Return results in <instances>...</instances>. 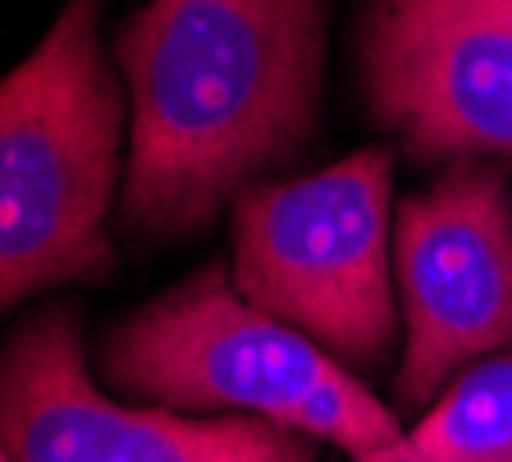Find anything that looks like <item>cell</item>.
<instances>
[{
  "label": "cell",
  "instance_id": "obj_1",
  "mask_svg": "<svg viewBox=\"0 0 512 462\" xmlns=\"http://www.w3.org/2000/svg\"><path fill=\"white\" fill-rule=\"evenodd\" d=\"M124 220L197 234L311 142L325 0H151L124 23Z\"/></svg>",
  "mask_w": 512,
  "mask_h": 462
},
{
  "label": "cell",
  "instance_id": "obj_2",
  "mask_svg": "<svg viewBox=\"0 0 512 462\" xmlns=\"http://www.w3.org/2000/svg\"><path fill=\"white\" fill-rule=\"evenodd\" d=\"M124 138L128 92L101 51V0H64L0 78V307L110 270Z\"/></svg>",
  "mask_w": 512,
  "mask_h": 462
},
{
  "label": "cell",
  "instance_id": "obj_3",
  "mask_svg": "<svg viewBox=\"0 0 512 462\" xmlns=\"http://www.w3.org/2000/svg\"><path fill=\"white\" fill-rule=\"evenodd\" d=\"M101 371L128 398L256 417L334 444L352 462L403 430L352 366L247 302L229 266H202L119 321L101 344Z\"/></svg>",
  "mask_w": 512,
  "mask_h": 462
},
{
  "label": "cell",
  "instance_id": "obj_4",
  "mask_svg": "<svg viewBox=\"0 0 512 462\" xmlns=\"http://www.w3.org/2000/svg\"><path fill=\"white\" fill-rule=\"evenodd\" d=\"M229 275L343 366L384 362L398 330L394 156L362 147L330 170L247 188L234 202Z\"/></svg>",
  "mask_w": 512,
  "mask_h": 462
},
{
  "label": "cell",
  "instance_id": "obj_5",
  "mask_svg": "<svg viewBox=\"0 0 512 462\" xmlns=\"http://www.w3.org/2000/svg\"><path fill=\"white\" fill-rule=\"evenodd\" d=\"M394 284L403 403H435L471 362L512 348V206L499 161H448L398 202Z\"/></svg>",
  "mask_w": 512,
  "mask_h": 462
},
{
  "label": "cell",
  "instance_id": "obj_6",
  "mask_svg": "<svg viewBox=\"0 0 512 462\" xmlns=\"http://www.w3.org/2000/svg\"><path fill=\"white\" fill-rule=\"evenodd\" d=\"M362 101L416 161H512V0H371Z\"/></svg>",
  "mask_w": 512,
  "mask_h": 462
},
{
  "label": "cell",
  "instance_id": "obj_7",
  "mask_svg": "<svg viewBox=\"0 0 512 462\" xmlns=\"http://www.w3.org/2000/svg\"><path fill=\"white\" fill-rule=\"evenodd\" d=\"M0 440L14 462H316L307 435L256 417L124 408L92 385L69 307L28 321L0 357Z\"/></svg>",
  "mask_w": 512,
  "mask_h": 462
},
{
  "label": "cell",
  "instance_id": "obj_8",
  "mask_svg": "<svg viewBox=\"0 0 512 462\" xmlns=\"http://www.w3.org/2000/svg\"><path fill=\"white\" fill-rule=\"evenodd\" d=\"M357 462H512V348L471 362L416 426Z\"/></svg>",
  "mask_w": 512,
  "mask_h": 462
},
{
  "label": "cell",
  "instance_id": "obj_9",
  "mask_svg": "<svg viewBox=\"0 0 512 462\" xmlns=\"http://www.w3.org/2000/svg\"><path fill=\"white\" fill-rule=\"evenodd\" d=\"M0 462H14V458H10V449H5V440H0Z\"/></svg>",
  "mask_w": 512,
  "mask_h": 462
}]
</instances>
